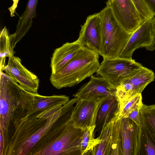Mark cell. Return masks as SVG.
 Masks as SVG:
<instances>
[{
  "label": "cell",
  "mask_w": 155,
  "mask_h": 155,
  "mask_svg": "<svg viewBox=\"0 0 155 155\" xmlns=\"http://www.w3.org/2000/svg\"><path fill=\"white\" fill-rule=\"evenodd\" d=\"M63 105H58L12 123L14 128L7 155H25L59 118Z\"/></svg>",
  "instance_id": "cell-1"
},
{
  "label": "cell",
  "mask_w": 155,
  "mask_h": 155,
  "mask_svg": "<svg viewBox=\"0 0 155 155\" xmlns=\"http://www.w3.org/2000/svg\"><path fill=\"white\" fill-rule=\"evenodd\" d=\"M99 54L83 46L65 65L51 74L50 81L57 89L71 87L97 72L100 64Z\"/></svg>",
  "instance_id": "cell-2"
},
{
  "label": "cell",
  "mask_w": 155,
  "mask_h": 155,
  "mask_svg": "<svg viewBox=\"0 0 155 155\" xmlns=\"http://www.w3.org/2000/svg\"><path fill=\"white\" fill-rule=\"evenodd\" d=\"M101 20L102 54L103 58L119 57L132 34L126 32L106 7L99 12Z\"/></svg>",
  "instance_id": "cell-3"
},
{
  "label": "cell",
  "mask_w": 155,
  "mask_h": 155,
  "mask_svg": "<svg viewBox=\"0 0 155 155\" xmlns=\"http://www.w3.org/2000/svg\"><path fill=\"white\" fill-rule=\"evenodd\" d=\"M84 132L83 129L74 126L70 116L64 128L37 155H81Z\"/></svg>",
  "instance_id": "cell-4"
},
{
  "label": "cell",
  "mask_w": 155,
  "mask_h": 155,
  "mask_svg": "<svg viewBox=\"0 0 155 155\" xmlns=\"http://www.w3.org/2000/svg\"><path fill=\"white\" fill-rule=\"evenodd\" d=\"M70 100L65 95L44 96L27 91L19 95L12 116L17 121L32 114L58 105H64Z\"/></svg>",
  "instance_id": "cell-5"
},
{
  "label": "cell",
  "mask_w": 155,
  "mask_h": 155,
  "mask_svg": "<svg viewBox=\"0 0 155 155\" xmlns=\"http://www.w3.org/2000/svg\"><path fill=\"white\" fill-rule=\"evenodd\" d=\"M143 67L133 59L118 57L103 58L97 72L116 87L124 80L139 71Z\"/></svg>",
  "instance_id": "cell-6"
},
{
  "label": "cell",
  "mask_w": 155,
  "mask_h": 155,
  "mask_svg": "<svg viewBox=\"0 0 155 155\" xmlns=\"http://www.w3.org/2000/svg\"><path fill=\"white\" fill-rule=\"evenodd\" d=\"M121 117L115 116L103 125L100 143L90 152L93 155H122L120 129Z\"/></svg>",
  "instance_id": "cell-7"
},
{
  "label": "cell",
  "mask_w": 155,
  "mask_h": 155,
  "mask_svg": "<svg viewBox=\"0 0 155 155\" xmlns=\"http://www.w3.org/2000/svg\"><path fill=\"white\" fill-rule=\"evenodd\" d=\"M18 85L7 74L0 72V126L8 130L17 103Z\"/></svg>",
  "instance_id": "cell-8"
},
{
  "label": "cell",
  "mask_w": 155,
  "mask_h": 155,
  "mask_svg": "<svg viewBox=\"0 0 155 155\" xmlns=\"http://www.w3.org/2000/svg\"><path fill=\"white\" fill-rule=\"evenodd\" d=\"M155 78L153 71L143 66L137 72L123 80L116 87L115 92L116 97L118 101L119 111L129 99L141 94Z\"/></svg>",
  "instance_id": "cell-9"
},
{
  "label": "cell",
  "mask_w": 155,
  "mask_h": 155,
  "mask_svg": "<svg viewBox=\"0 0 155 155\" xmlns=\"http://www.w3.org/2000/svg\"><path fill=\"white\" fill-rule=\"evenodd\" d=\"M110 8L118 22L127 32L132 34L145 21L132 0H107Z\"/></svg>",
  "instance_id": "cell-10"
},
{
  "label": "cell",
  "mask_w": 155,
  "mask_h": 155,
  "mask_svg": "<svg viewBox=\"0 0 155 155\" xmlns=\"http://www.w3.org/2000/svg\"><path fill=\"white\" fill-rule=\"evenodd\" d=\"M79 98L75 104L70 115V118L76 127L84 130L96 124L99 110L103 101Z\"/></svg>",
  "instance_id": "cell-11"
},
{
  "label": "cell",
  "mask_w": 155,
  "mask_h": 155,
  "mask_svg": "<svg viewBox=\"0 0 155 155\" xmlns=\"http://www.w3.org/2000/svg\"><path fill=\"white\" fill-rule=\"evenodd\" d=\"M143 48L151 51L155 49V37L152 31L150 19L145 21L132 34L119 57L132 59L134 51Z\"/></svg>",
  "instance_id": "cell-12"
},
{
  "label": "cell",
  "mask_w": 155,
  "mask_h": 155,
  "mask_svg": "<svg viewBox=\"0 0 155 155\" xmlns=\"http://www.w3.org/2000/svg\"><path fill=\"white\" fill-rule=\"evenodd\" d=\"M77 40L83 47H86L101 56V20L99 12L87 17L81 26Z\"/></svg>",
  "instance_id": "cell-13"
},
{
  "label": "cell",
  "mask_w": 155,
  "mask_h": 155,
  "mask_svg": "<svg viewBox=\"0 0 155 155\" xmlns=\"http://www.w3.org/2000/svg\"><path fill=\"white\" fill-rule=\"evenodd\" d=\"M116 88L106 78L92 75L89 81L82 85L73 96L78 98H85L97 101L106 99L116 97Z\"/></svg>",
  "instance_id": "cell-14"
},
{
  "label": "cell",
  "mask_w": 155,
  "mask_h": 155,
  "mask_svg": "<svg viewBox=\"0 0 155 155\" xmlns=\"http://www.w3.org/2000/svg\"><path fill=\"white\" fill-rule=\"evenodd\" d=\"M3 71L25 90L31 93H38L39 79L22 64L19 57L13 55L8 58V64L3 68Z\"/></svg>",
  "instance_id": "cell-15"
},
{
  "label": "cell",
  "mask_w": 155,
  "mask_h": 155,
  "mask_svg": "<svg viewBox=\"0 0 155 155\" xmlns=\"http://www.w3.org/2000/svg\"><path fill=\"white\" fill-rule=\"evenodd\" d=\"M78 99V98L74 97L62 106L58 119L31 149L27 155H37L43 148L55 138L66 125L74 106Z\"/></svg>",
  "instance_id": "cell-16"
},
{
  "label": "cell",
  "mask_w": 155,
  "mask_h": 155,
  "mask_svg": "<svg viewBox=\"0 0 155 155\" xmlns=\"http://www.w3.org/2000/svg\"><path fill=\"white\" fill-rule=\"evenodd\" d=\"M120 132L122 155H137L140 126L128 117H121Z\"/></svg>",
  "instance_id": "cell-17"
},
{
  "label": "cell",
  "mask_w": 155,
  "mask_h": 155,
  "mask_svg": "<svg viewBox=\"0 0 155 155\" xmlns=\"http://www.w3.org/2000/svg\"><path fill=\"white\" fill-rule=\"evenodd\" d=\"M82 47L77 40L72 42H67L56 49L51 58V73H55L63 68Z\"/></svg>",
  "instance_id": "cell-18"
},
{
  "label": "cell",
  "mask_w": 155,
  "mask_h": 155,
  "mask_svg": "<svg viewBox=\"0 0 155 155\" xmlns=\"http://www.w3.org/2000/svg\"><path fill=\"white\" fill-rule=\"evenodd\" d=\"M38 1V0H28L25 10L19 19L16 26L15 36L12 42L13 48L16 44L28 31L31 26L32 18L36 16Z\"/></svg>",
  "instance_id": "cell-19"
},
{
  "label": "cell",
  "mask_w": 155,
  "mask_h": 155,
  "mask_svg": "<svg viewBox=\"0 0 155 155\" xmlns=\"http://www.w3.org/2000/svg\"><path fill=\"white\" fill-rule=\"evenodd\" d=\"M118 101L116 97L109 98L102 103L97 114L96 128L101 129L103 125L117 116L119 111Z\"/></svg>",
  "instance_id": "cell-20"
},
{
  "label": "cell",
  "mask_w": 155,
  "mask_h": 155,
  "mask_svg": "<svg viewBox=\"0 0 155 155\" xmlns=\"http://www.w3.org/2000/svg\"><path fill=\"white\" fill-rule=\"evenodd\" d=\"M15 36V34H9L7 28L4 27L0 32V71H3L5 65L6 57L14 55L12 42Z\"/></svg>",
  "instance_id": "cell-21"
},
{
  "label": "cell",
  "mask_w": 155,
  "mask_h": 155,
  "mask_svg": "<svg viewBox=\"0 0 155 155\" xmlns=\"http://www.w3.org/2000/svg\"><path fill=\"white\" fill-rule=\"evenodd\" d=\"M140 115L141 124L155 143V104H143Z\"/></svg>",
  "instance_id": "cell-22"
},
{
  "label": "cell",
  "mask_w": 155,
  "mask_h": 155,
  "mask_svg": "<svg viewBox=\"0 0 155 155\" xmlns=\"http://www.w3.org/2000/svg\"><path fill=\"white\" fill-rule=\"evenodd\" d=\"M137 155H155V143L141 123Z\"/></svg>",
  "instance_id": "cell-23"
},
{
  "label": "cell",
  "mask_w": 155,
  "mask_h": 155,
  "mask_svg": "<svg viewBox=\"0 0 155 155\" xmlns=\"http://www.w3.org/2000/svg\"><path fill=\"white\" fill-rule=\"evenodd\" d=\"M96 127L95 124L84 130L81 143V155L90 152L100 143L98 137L96 138H94V131Z\"/></svg>",
  "instance_id": "cell-24"
},
{
  "label": "cell",
  "mask_w": 155,
  "mask_h": 155,
  "mask_svg": "<svg viewBox=\"0 0 155 155\" xmlns=\"http://www.w3.org/2000/svg\"><path fill=\"white\" fill-rule=\"evenodd\" d=\"M143 104L141 94H138L129 99L117 113V116L127 117L132 112L140 107Z\"/></svg>",
  "instance_id": "cell-25"
},
{
  "label": "cell",
  "mask_w": 155,
  "mask_h": 155,
  "mask_svg": "<svg viewBox=\"0 0 155 155\" xmlns=\"http://www.w3.org/2000/svg\"><path fill=\"white\" fill-rule=\"evenodd\" d=\"M9 131L0 126V155H7L9 144Z\"/></svg>",
  "instance_id": "cell-26"
},
{
  "label": "cell",
  "mask_w": 155,
  "mask_h": 155,
  "mask_svg": "<svg viewBox=\"0 0 155 155\" xmlns=\"http://www.w3.org/2000/svg\"><path fill=\"white\" fill-rule=\"evenodd\" d=\"M132 0L139 12L145 19H151L154 17L143 0Z\"/></svg>",
  "instance_id": "cell-27"
},
{
  "label": "cell",
  "mask_w": 155,
  "mask_h": 155,
  "mask_svg": "<svg viewBox=\"0 0 155 155\" xmlns=\"http://www.w3.org/2000/svg\"><path fill=\"white\" fill-rule=\"evenodd\" d=\"M141 107H139L134 110L128 115L127 117L135 122L137 125L140 126L141 123L140 115V110Z\"/></svg>",
  "instance_id": "cell-28"
},
{
  "label": "cell",
  "mask_w": 155,
  "mask_h": 155,
  "mask_svg": "<svg viewBox=\"0 0 155 155\" xmlns=\"http://www.w3.org/2000/svg\"><path fill=\"white\" fill-rule=\"evenodd\" d=\"M153 15H155V0H143Z\"/></svg>",
  "instance_id": "cell-29"
},
{
  "label": "cell",
  "mask_w": 155,
  "mask_h": 155,
  "mask_svg": "<svg viewBox=\"0 0 155 155\" xmlns=\"http://www.w3.org/2000/svg\"><path fill=\"white\" fill-rule=\"evenodd\" d=\"M152 31L155 37V17L150 19Z\"/></svg>",
  "instance_id": "cell-30"
}]
</instances>
